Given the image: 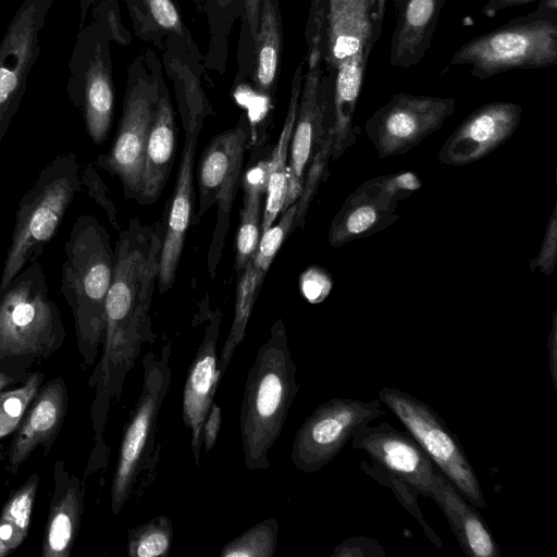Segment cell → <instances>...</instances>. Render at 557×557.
Returning a JSON list of instances; mask_svg holds the SVG:
<instances>
[{
    "label": "cell",
    "instance_id": "cell-47",
    "mask_svg": "<svg viewBox=\"0 0 557 557\" xmlns=\"http://www.w3.org/2000/svg\"><path fill=\"white\" fill-rule=\"evenodd\" d=\"M16 385L20 383L15 377L0 371V394Z\"/></svg>",
    "mask_w": 557,
    "mask_h": 557
},
{
    "label": "cell",
    "instance_id": "cell-20",
    "mask_svg": "<svg viewBox=\"0 0 557 557\" xmlns=\"http://www.w3.org/2000/svg\"><path fill=\"white\" fill-rule=\"evenodd\" d=\"M53 487L41 537V557H70L78 535L86 486L84 481L57 459Z\"/></svg>",
    "mask_w": 557,
    "mask_h": 557
},
{
    "label": "cell",
    "instance_id": "cell-11",
    "mask_svg": "<svg viewBox=\"0 0 557 557\" xmlns=\"http://www.w3.org/2000/svg\"><path fill=\"white\" fill-rule=\"evenodd\" d=\"M159 96V83L136 77L127 86L116 136L107 153L95 164L120 180L124 196L137 201L145 149Z\"/></svg>",
    "mask_w": 557,
    "mask_h": 557
},
{
    "label": "cell",
    "instance_id": "cell-35",
    "mask_svg": "<svg viewBox=\"0 0 557 557\" xmlns=\"http://www.w3.org/2000/svg\"><path fill=\"white\" fill-rule=\"evenodd\" d=\"M366 182L379 202L393 213L399 200L410 197L422 187L421 180L411 171L377 176Z\"/></svg>",
    "mask_w": 557,
    "mask_h": 557
},
{
    "label": "cell",
    "instance_id": "cell-2",
    "mask_svg": "<svg viewBox=\"0 0 557 557\" xmlns=\"http://www.w3.org/2000/svg\"><path fill=\"white\" fill-rule=\"evenodd\" d=\"M65 329L36 260L0 289V371L24 383L33 368L63 345Z\"/></svg>",
    "mask_w": 557,
    "mask_h": 557
},
{
    "label": "cell",
    "instance_id": "cell-43",
    "mask_svg": "<svg viewBox=\"0 0 557 557\" xmlns=\"http://www.w3.org/2000/svg\"><path fill=\"white\" fill-rule=\"evenodd\" d=\"M222 424V409L216 403H212L202 425V445L205 453H210L214 447Z\"/></svg>",
    "mask_w": 557,
    "mask_h": 557
},
{
    "label": "cell",
    "instance_id": "cell-14",
    "mask_svg": "<svg viewBox=\"0 0 557 557\" xmlns=\"http://www.w3.org/2000/svg\"><path fill=\"white\" fill-rule=\"evenodd\" d=\"M351 440L354 449L364 450L375 463L421 496L432 497L446 479L409 432L387 422L367 423Z\"/></svg>",
    "mask_w": 557,
    "mask_h": 557
},
{
    "label": "cell",
    "instance_id": "cell-1",
    "mask_svg": "<svg viewBox=\"0 0 557 557\" xmlns=\"http://www.w3.org/2000/svg\"><path fill=\"white\" fill-rule=\"evenodd\" d=\"M287 334L282 318L270 327L259 347L244 386L239 431L244 462L249 470H268L269 451L281 435L299 392Z\"/></svg>",
    "mask_w": 557,
    "mask_h": 557
},
{
    "label": "cell",
    "instance_id": "cell-44",
    "mask_svg": "<svg viewBox=\"0 0 557 557\" xmlns=\"http://www.w3.org/2000/svg\"><path fill=\"white\" fill-rule=\"evenodd\" d=\"M260 5L261 0H245L246 17L248 21L250 34L255 40L259 26Z\"/></svg>",
    "mask_w": 557,
    "mask_h": 557
},
{
    "label": "cell",
    "instance_id": "cell-29",
    "mask_svg": "<svg viewBox=\"0 0 557 557\" xmlns=\"http://www.w3.org/2000/svg\"><path fill=\"white\" fill-rule=\"evenodd\" d=\"M265 274L255 263L252 256L242 274L238 275L234 317L218 360L220 380L231 364L235 350L245 339L246 329Z\"/></svg>",
    "mask_w": 557,
    "mask_h": 557
},
{
    "label": "cell",
    "instance_id": "cell-15",
    "mask_svg": "<svg viewBox=\"0 0 557 557\" xmlns=\"http://www.w3.org/2000/svg\"><path fill=\"white\" fill-rule=\"evenodd\" d=\"M522 107L510 101L485 103L472 111L443 143L437 161L461 166L479 161L517 131Z\"/></svg>",
    "mask_w": 557,
    "mask_h": 557
},
{
    "label": "cell",
    "instance_id": "cell-37",
    "mask_svg": "<svg viewBox=\"0 0 557 557\" xmlns=\"http://www.w3.org/2000/svg\"><path fill=\"white\" fill-rule=\"evenodd\" d=\"M297 211L298 203L296 201L283 211L277 224H272L261 234L253 260L263 272H268L281 245L294 230Z\"/></svg>",
    "mask_w": 557,
    "mask_h": 557
},
{
    "label": "cell",
    "instance_id": "cell-38",
    "mask_svg": "<svg viewBox=\"0 0 557 557\" xmlns=\"http://www.w3.org/2000/svg\"><path fill=\"white\" fill-rule=\"evenodd\" d=\"M557 261V205L548 219L540 252L530 259V272L539 269L543 274L550 276Z\"/></svg>",
    "mask_w": 557,
    "mask_h": 557
},
{
    "label": "cell",
    "instance_id": "cell-30",
    "mask_svg": "<svg viewBox=\"0 0 557 557\" xmlns=\"http://www.w3.org/2000/svg\"><path fill=\"white\" fill-rule=\"evenodd\" d=\"M38 484L39 474L34 472L4 503L0 512V557L12 554L26 540Z\"/></svg>",
    "mask_w": 557,
    "mask_h": 557
},
{
    "label": "cell",
    "instance_id": "cell-46",
    "mask_svg": "<svg viewBox=\"0 0 557 557\" xmlns=\"http://www.w3.org/2000/svg\"><path fill=\"white\" fill-rule=\"evenodd\" d=\"M556 344H557V311L553 313V326L548 337V351H549V363L550 372L554 385L556 387Z\"/></svg>",
    "mask_w": 557,
    "mask_h": 557
},
{
    "label": "cell",
    "instance_id": "cell-21",
    "mask_svg": "<svg viewBox=\"0 0 557 557\" xmlns=\"http://www.w3.org/2000/svg\"><path fill=\"white\" fill-rule=\"evenodd\" d=\"M327 23V57L335 70L350 58L369 55L382 30L371 0H329Z\"/></svg>",
    "mask_w": 557,
    "mask_h": 557
},
{
    "label": "cell",
    "instance_id": "cell-45",
    "mask_svg": "<svg viewBox=\"0 0 557 557\" xmlns=\"http://www.w3.org/2000/svg\"><path fill=\"white\" fill-rule=\"evenodd\" d=\"M536 0H488L482 11L485 15H493L498 11L531 3Z\"/></svg>",
    "mask_w": 557,
    "mask_h": 557
},
{
    "label": "cell",
    "instance_id": "cell-40",
    "mask_svg": "<svg viewBox=\"0 0 557 557\" xmlns=\"http://www.w3.org/2000/svg\"><path fill=\"white\" fill-rule=\"evenodd\" d=\"M332 285L329 273L320 268H310L301 277L302 294L312 304L323 301L329 296Z\"/></svg>",
    "mask_w": 557,
    "mask_h": 557
},
{
    "label": "cell",
    "instance_id": "cell-7",
    "mask_svg": "<svg viewBox=\"0 0 557 557\" xmlns=\"http://www.w3.org/2000/svg\"><path fill=\"white\" fill-rule=\"evenodd\" d=\"M377 395L457 491L475 508H485L479 478L442 417L428 404L404 391L384 387Z\"/></svg>",
    "mask_w": 557,
    "mask_h": 557
},
{
    "label": "cell",
    "instance_id": "cell-18",
    "mask_svg": "<svg viewBox=\"0 0 557 557\" xmlns=\"http://www.w3.org/2000/svg\"><path fill=\"white\" fill-rule=\"evenodd\" d=\"M69 408V393L64 380L54 377L39 387L7 451V471L17 473L33 451L41 447L48 455L61 431Z\"/></svg>",
    "mask_w": 557,
    "mask_h": 557
},
{
    "label": "cell",
    "instance_id": "cell-6",
    "mask_svg": "<svg viewBox=\"0 0 557 557\" xmlns=\"http://www.w3.org/2000/svg\"><path fill=\"white\" fill-rule=\"evenodd\" d=\"M171 344L165 343L159 356L148 350L144 357L141 392L124 428L111 484L113 515L125 506L153 451L158 417L171 385Z\"/></svg>",
    "mask_w": 557,
    "mask_h": 557
},
{
    "label": "cell",
    "instance_id": "cell-10",
    "mask_svg": "<svg viewBox=\"0 0 557 557\" xmlns=\"http://www.w3.org/2000/svg\"><path fill=\"white\" fill-rule=\"evenodd\" d=\"M451 97L395 94L364 124L379 158L409 152L455 112Z\"/></svg>",
    "mask_w": 557,
    "mask_h": 557
},
{
    "label": "cell",
    "instance_id": "cell-24",
    "mask_svg": "<svg viewBox=\"0 0 557 557\" xmlns=\"http://www.w3.org/2000/svg\"><path fill=\"white\" fill-rule=\"evenodd\" d=\"M443 510L461 549L469 557H499V546L490 528L447 479L431 497Z\"/></svg>",
    "mask_w": 557,
    "mask_h": 557
},
{
    "label": "cell",
    "instance_id": "cell-12",
    "mask_svg": "<svg viewBox=\"0 0 557 557\" xmlns=\"http://www.w3.org/2000/svg\"><path fill=\"white\" fill-rule=\"evenodd\" d=\"M53 0H24L0 41V143L18 110Z\"/></svg>",
    "mask_w": 557,
    "mask_h": 557
},
{
    "label": "cell",
    "instance_id": "cell-33",
    "mask_svg": "<svg viewBox=\"0 0 557 557\" xmlns=\"http://www.w3.org/2000/svg\"><path fill=\"white\" fill-rule=\"evenodd\" d=\"M278 522L274 518L263 520L221 548L220 557H272L277 547Z\"/></svg>",
    "mask_w": 557,
    "mask_h": 557
},
{
    "label": "cell",
    "instance_id": "cell-32",
    "mask_svg": "<svg viewBox=\"0 0 557 557\" xmlns=\"http://www.w3.org/2000/svg\"><path fill=\"white\" fill-rule=\"evenodd\" d=\"M174 536L172 520L158 515L146 523L128 529L126 553L128 557H168Z\"/></svg>",
    "mask_w": 557,
    "mask_h": 557
},
{
    "label": "cell",
    "instance_id": "cell-16",
    "mask_svg": "<svg viewBox=\"0 0 557 557\" xmlns=\"http://www.w3.org/2000/svg\"><path fill=\"white\" fill-rule=\"evenodd\" d=\"M322 36L311 38L309 65L299 98V104L290 140L287 193L282 212L299 198L305 171L322 144L324 110L319 99L321 79Z\"/></svg>",
    "mask_w": 557,
    "mask_h": 557
},
{
    "label": "cell",
    "instance_id": "cell-23",
    "mask_svg": "<svg viewBox=\"0 0 557 557\" xmlns=\"http://www.w3.org/2000/svg\"><path fill=\"white\" fill-rule=\"evenodd\" d=\"M174 152L173 109L165 89H161L159 84V96L145 149L138 203L149 205L157 201L171 174Z\"/></svg>",
    "mask_w": 557,
    "mask_h": 557
},
{
    "label": "cell",
    "instance_id": "cell-36",
    "mask_svg": "<svg viewBox=\"0 0 557 557\" xmlns=\"http://www.w3.org/2000/svg\"><path fill=\"white\" fill-rule=\"evenodd\" d=\"M333 135V128L331 126L327 129L322 144L309 163V172L306 180H304L302 190L299 196V201H297L298 211L294 228L298 226L304 227L305 216L307 214L309 205L320 183L326 175L327 162L332 154Z\"/></svg>",
    "mask_w": 557,
    "mask_h": 557
},
{
    "label": "cell",
    "instance_id": "cell-42",
    "mask_svg": "<svg viewBox=\"0 0 557 557\" xmlns=\"http://www.w3.org/2000/svg\"><path fill=\"white\" fill-rule=\"evenodd\" d=\"M154 21L163 28L181 33L180 15L171 0H143Z\"/></svg>",
    "mask_w": 557,
    "mask_h": 557
},
{
    "label": "cell",
    "instance_id": "cell-9",
    "mask_svg": "<svg viewBox=\"0 0 557 557\" xmlns=\"http://www.w3.org/2000/svg\"><path fill=\"white\" fill-rule=\"evenodd\" d=\"M384 414L379 399L331 398L298 428L290 451L293 465L314 473L332 461L362 425Z\"/></svg>",
    "mask_w": 557,
    "mask_h": 557
},
{
    "label": "cell",
    "instance_id": "cell-17",
    "mask_svg": "<svg viewBox=\"0 0 557 557\" xmlns=\"http://www.w3.org/2000/svg\"><path fill=\"white\" fill-rule=\"evenodd\" d=\"M206 318L202 339L187 371L183 389L182 417L190 432V447L194 461L200 466L202 425L221 382L218 371V341L222 322L219 308L210 310L207 302L200 306Z\"/></svg>",
    "mask_w": 557,
    "mask_h": 557
},
{
    "label": "cell",
    "instance_id": "cell-34",
    "mask_svg": "<svg viewBox=\"0 0 557 557\" xmlns=\"http://www.w3.org/2000/svg\"><path fill=\"white\" fill-rule=\"evenodd\" d=\"M44 377L41 371H33L24 383L0 394V440L14 433Z\"/></svg>",
    "mask_w": 557,
    "mask_h": 557
},
{
    "label": "cell",
    "instance_id": "cell-50",
    "mask_svg": "<svg viewBox=\"0 0 557 557\" xmlns=\"http://www.w3.org/2000/svg\"><path fill=\"white\" fill-rule=\"evenodd\" d=\"M221 1H228V0H221Z\"/></svg>",
    "mask_w": 557,
    "mask_h": 557
},
{
    "label": "cell",
    "instance_id": "cell-3",
    "mask_svg": "<svg viewBox=\"0 0 557 557\" xmlns=\"http://www.w3.org/2000/svg\"><path fill=\"white\" fill-rule=\"evenodd\" d=\"M60 292L71 307L77 350L85 368L95 364L106 326V301L112 282L114 250L104 226L79 215L64 244Z\"/></svg>",
    "mask_w": 557,
    "mask_h": 557
},
{
    "label": "cell",
    "instance_id": "cell-41",
    "mask_svg": "<svg viewBox=\"0 0 557 557\" xmlns=\"http://www.w3.org/2000/svg\"><path fill=\"white\" fill-rule=\"evenodd\" d=\"M385 553L379 543L370 537L347 539L334 548L333 557L346 556H384Z\"/></svg>",
    "mask_w": 557,
    "mask_h": 557
},
{
    "label": "cell",
    "instance_id": "cell-31",
    "mask_svg": "<svg viewBox=\"0 0 557 557\" xmlns=\"http://www.w3.org/2000/svg\"><path fill=\"white\" fill-rule=\"evenodd\" d=\"M278 26L276 11L271 0H262L256 37V81L263 91L270 89L276 76L281 41Z\"/></svg>",
    "mask_w": 557,
    "mask_h": 557
},
{
    "label": "cell",
    "instance_id": "cell-8",
    "mask_svg": "<svg viewBox=\"0 0 557 557\" xmlns=\"http://www.w3.org/2000/svg\"><path fill=\"white\" fill-rule=\"evenodd\" d=\"M248 127L242 117L238 124L211 138L203 149L197 169L198 209L191 220L196 225L216 206V223L208 251V270L214 277L230 227L233 200L243 169Z\"/></svg>",
    "mask_w": 557,
    "mask_h": 557
},
{
    "label": "cell",
    "instance_id": "cell-19",
    "mask_svg": "<svg viewBox=\"0 0 557 557\" xmlns=\"http://www.w3.org/2000/svg\"><path fill=\"white\" fill-rule=\"evenodd\" d=\"M202 116L188 120L185 140L160 255L158 287L168 292L176 276L185 235L190 224L194 201V166L197 140L202 127Z\"/></svg>",
    "mask_w": 557,
    "mask_h": 557
},
{
    "label": "cell",
    "instance_id": "cell-26",
    "mask_svg": "<svg viewBox=\"0 0 557 557\" xmlns=\"http://www.w3.org/2000/svg\"><path fill=\"white\" fill-rule=\"evenodd\" d=\"M302 63L295 71L292 82V91L286 117L273 149L271 159L268 160V181L265 190V206L262 213L261 234L265 232L282 212L287 193L288 176V150L295 126L299 98L302 86Z\"/></svg>",
    "mask_w": 557,
    "mask_h": 557
},
{
    "label": "cell",
    "instance_id": "cell-48",
    "mask_svg": "<svg viewBox=\"0 0 557 557\" xmlns=\"http://www.w3.org/2000/svg\"><path fill=\"white\" fill-rule=\"evenodd\" d=\"M371 3L374 9L375 17L377 22L382 25L385 10V0H371Z\"/></svg>",
    "mask_w": 557,
    "mask_h": 557
},
{
    "label": "cell",
    "instance_id": "cell-28",
    "mask_svg": "<svg viewBox=\"0 0 557 557\" xmlns=\"http://www.w3.org/2000/svg\"><path fill=\"white\" fill-rule=\"evenodd\" d=\"M268 161L251 168L244 177V203L236 240L235 271L242 274L255 255L261 236V197L265 194Z\"/></svg>",
    "mask_w": 557,
    "mask_h": 557
},
{
    "label": "cell",
    "instance_id": "cell-25",
    "mask_svg": "<svg viewBox=\"0 0 557 557\" xmlns=\"http://www.w3.org/2000/svg\"><path fill=\"white\" fill-rule=\"evenodd\" d=\"M398 219V215L387 211L379 202L371 187L364 182L348 195L331 221L327 240L333 248H339L355 239L381 232Z\"/></svg>",
    "mask_w": 557,
    "mask_h": 557
},
{
    "label": "cell",
    "instance_id": "cell-5",
    "mask_svg": "<svg viewBox=\"0 0 557 557\" xmlns=\"http://www.w3.org/2000/svg\"><path fill=\"white\" fill-rule=\"evenodd\" d=\"M543 12L510 20L474 37L456 50L453 65L469 67L479 79L513 70H539L557 64V23Z\"/></svg>",
    "mask_w": 557,
    "mask_h": 557
},
{
    "label": "cell",
    "instance_id": "cell-49",
    "mask_svg": "<svg viewBox=\"0 0 557 557\" xmlns=\"http://www.w3.org/2000/svg\"><path fill=\"white\" fill-rule=\"evenodd\" d=\"M5 457L4 450H3V444L0 442V461L3 460Z\"/></svg>",
    "mask_w": 557,
    "mask_h": 557
},
{
    "label": "cell",
    "instance_id": "cell-39",
    "mask_svg": "<svg viewBox=\"0 0 557 557\" xmlns=\"http://www.w3.org/2000/svg\"><path fill=\"white\" fill-rule=\"evenodd\" d=\"M81 181L82 187H86L88 196L107 212L111 225L115 230L121 231L116 220V209L114 203L111 201L108 188L94 168L92 163L87 164V166L83 170L81 173Z\"/></svg>",
    "mask_w": 557,
    "mask_h": 557
},
{
    "label": "cell",
    "instance_id": "cell-13",
    "mask_svg": "<svg viewBox=\"0 0 557 557\" xmlns=\"http://www.w3.org/2000/svg\"><path fill=\"white\" fill-rule=\"evenodd\" d=\"M107 48L82 28L69 62L66 94L82 113L88 137L101 145L111 129L114 94Z\"/></svg>",
    "mask_w": 557,
    "mask_h": 557
},
{
    "label": "cell",
    "instance_id": "cell-27",
    "mask_svg": "<svg viewBox=\"0 0 557 557\" xmlns=\"http://www.w3.org/2000/svg\"><path fill=\"white\" fill-rule=\"evenodd\" d=\"M367 54L350 58L336 67L334 86L333 160L338 159L357 140L352 125L367 61Z\"/></svg>",
    "mask_w": 557,
    "mask_h": 557
},
{
    "label": "cell",
    "instance_id": "cell-4",
    "mask_svg": "<svg viewBox=\"0 0 557 557\" xmlns=\"http://www.w3.org/2000/svg\"><path fill=\"white\" fill-rule=\"evenodd\" d=\"M81 189V166L72 151L58 154L40 170L17 205L0 289L41 256Z\"/></svg>",
    "mask_w": 557,
    "mask_h": 557
},
{
    "label": "cell",
    "instance_id": "cell-22",
    "mask_svg": "<svg viewBox=\"0 0 557 557\" xmlns=\"http://www.w3.org/2000/svg\"><path fill=\"white\" fill-rule=\"evenodd\" d=\"M446 0H407L392 34L389 63L407 70L422 61L432 45Z\"/></svg>",
    "mask_w": 557,
    "mask_h": 557
}]
</instances>
